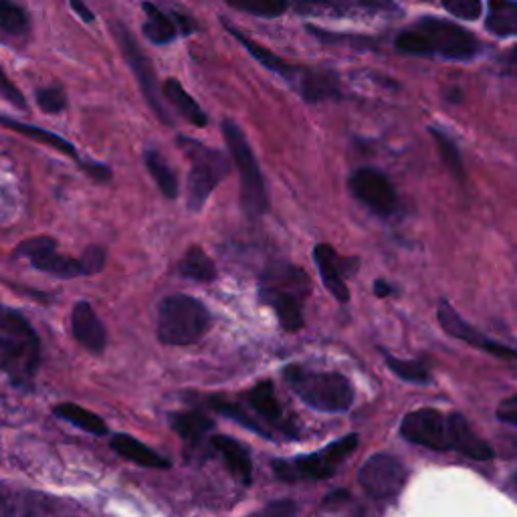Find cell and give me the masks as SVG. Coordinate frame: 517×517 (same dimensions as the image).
I'll list each match as a JSON object with an SVG mask.
<instances>
[{
	"label": "cell",
	"instance_id": "42",
	"mask_svg": "<svg viewBox=\"0 0 517 517\" xmlns=\"http://www.w3.org/2000/svg\"><path fill=\"white\" fill-rule=\"evenodd\" d=\"M79 166L89 174V178H93L95 182H110L112 180V170L106 164H99V162H81Z\"/></svg>",
	"mask_w": 517,
	"mask_h": 517
},
{
	"label": "cell",
	"instance_id": "29",
	"mask_svg": "<svg viewBox=\"0 0 517 517\" xmlns=\"http://www.w3.org/2000/svg\"><path fill=\"white\" fill-rule=\"evenodd\" d=\"M178 271L182 277L186 279H194V281H213L217 277V267L213 263V259L206 255L200 247H190L186 251V255L182 257Z\"/></svg>",
	"mask_w": 517,
	"mask_h": 517
},
{
	"label": "cell",
	"instance_id": "43",
	"mask_svg": "<svg viewBox=\"0 0 517 517\" xmlns=\"http://www.w3.org/2000/svg\"><path fill=\"white\" fill-rule=\"evenodd\" d=\"M297 507L291 501H275L269 507H265L261 513L263 515H293Z\"/></svg>",
	"mask_w": 517,
	"mask_h": 517
},
{
	"label": "cell",
	"instance_id": "31",
	"mask_svg": "<svg viewBox=\"0 0 517 517\" xmlns=\"http://www.w3.org/2000/svg\"><path fill=\"white\" fill-rule=\"evenodd\" d=\"M0 29L13 37L27 35L31 29L29 15L13 0H0Z\"/></svg>",
	"mask_w": 517,
	"mask_h": 517
},
{
	"label": "cell",
	"instance_id": "25",
	"mask_svg": "<svg viewBox=\"0 0 517 517\" xmlns=\"http://www.w3.org/2000/svg\"><path fill=\"white\" fill-rule=\"evenodd\" d=\"M172 431L188 443H198L206 433H211L215 423L200 410L172 412L168 417Z\"/></svg>",
	"mask_w": 517,
	"mask_h": 517
},
{
	"label": "cell",
	"instance_id": "23",
	"mask_svg": "<svg viewBox=\"0 0 517 517\" xmlns=\"http://www.w3.org/2000/svg\"><path fill=\"white\" fill-rule=\"evenodd\" d=\"M162 91H164V97L176 108V112H178L184 120H188L192 126L204 128L206 124H209V118H206V114L202 112V108L194 101V97L180 85V81L168 79V81L164 83Z\"/></svg>",
	"mask_w": 517,
	"mask_h": 517
},
{
	"label": "cell",
	"instance_id": "26",
	"mask_svg": "<svg viewBox=\"0 0 517 517\" xmlns=\"http://www.w3.org/2000/svg\"><path fill=\"white\" fill-rule=\"evenodd\" d=\"M53 415L59 417L61 421L89 433V435H95V437H103L108 435V425L103 423L101 417H97L95 412L87 410V408H81L73 402H63V404H57L53 408Z\"/></svg>",
	"mask_w": 517,
	"mask_h": 517
},
{
	"label": "cell",
	"instance_id": "18",
	"mask_svg": "<svg viewBox=\"0 0 517 517\" xmlns=\"http://www.w3.org/2000/svg\"><path fill=\"white\" fill-rule=\"evenodd\" d=\"M247 402H249L251 410L263 423H269L273 427H279V429L287 431V421L283 419V410H281V404L275 396V388H273L271 382L257 384L247 394Z\"/></svg>",
	"mask_w": 517,
	"mask_h": 517
},
{
	"label": "cell",
	"instance_id": "14",
	"mask_svg": "<svg viewBox=\"0 0 517 517\" xmlns=\"http://www.w3.org/2000/svg\"><path fill=\"white\" fill-rule=\"evenodd\" d=\"M437 316H439L441 328H443L449 336H453V338H457V340H461V342H465V344H469V346H473V348H477V350H481V352L493 354V356L517 358V350L509 348V346H503V344H499V342L487 338V336L481 334L479 330H475L469 322H465V320L455 312V309L451 307L449 301H445V299L439 301Z\"/></svg>",
	"mask_w": 517,
	"mask_h": 517
},
{
	"label": "cell",
	"instance_id": "45",
	"mask_svg": "<svg viewBox=\"0 0 517 517\" xmlns=\"http://www.w3.org/2000/svg\"><path fill=\"white\" fill-rule=\"evenodd\" d=\"M172 19H174V23H176V27H178L180 33L190 35V33L194 31V21H192V19H188V17H184V15H180V13H174Z\"/></svg>",
	"mask_w": 517,
	"mask_h": 517
},
{
	"label": "cell",
	"instance_id": "38",
	"mask_svg": "<svg viewBox=\"0 0 517 517\" xmlns=\"http://www.w3.org/2000/svg\"><path fill=\"white\" fill-rule=\"evenodd\" d=\"M0 97L7 99L9 103H13L15 108H21V110H27V101H25V95L17 89V85L7 77L5 69L0 67Z\"/></svg>",
	"mask_w": 517,
	"mask_h": 517
},
{
	"label": "cell",
	"instance_id": "5",
	"mask_svg": "<svg viewBox=\"0 0 517 517\" xmlns=\"http://www.w3.org/2000/svg\"><path fill=\"white\" fill-rule=\"evenodd\" d=\"M211 330V314L198 299L190 295H170L158 307L156 332L166 346L196 344Z\"/></svg>",
	"mask_w": 517,
	"mask_h": 517
},
{
	"label": "cell",
	"instance_id": "2",
	"mask_svg": "<svg viewBox=\"0 0 517 517\" xmlns=\"http://www.w3.org/2000/svg\"><path fill=\"white\" fill-rule=\"evenodd\" d=\"M396 49L415 57H443L449 61H469L479 53L473 33L445 19L425 17L412 29L396 37Z\"/></svg>",
	"mask_w": 517,
	"mask_h": 517
},
{
	"label": "cell",
	"instance_id": "36",
	"mask_svg": "<svg viewBox=\"0 0 517 517\" xmlns=\"http://www.w3.org/2000/svg\"><path fill=\"white\" fill-rule=\"evenodd\" d=\"M39 108L47 114H59L67 108V93L63 87H43L37 91Z\"/></svg>",
	"mask_w": 517,
	"mask_h": 517
},
{
	"label": "cell",
	"instance_id": "28",
	"mask_svg": "<svg viewBox=\"0 0 517 517\" xmlns=\"http://www.w3.org/2000/svg\"><path fill=\"white\" fill-rule=\"evenodd\" d=\"M142 11L146 15V23H144V35L150 43L154 45H168L176 39L178 35V27L174 23L172 17H168L166 13H162L156 5L152 3H144Z\"/></svg>",
	"mask_w": 517,
	"mask_h": 517
},
{
	"label": "cell",
	"instance_id": "9",
	"mask_svg": "<svg viewBox=\"0 0 517 517\" xmlns=\"http://www.w3.org/2000/svg\"><path fill=\"white\" fill-rule=\"evenodd\" d=\"M178 142L192 162L188 174V209L198 213L213 194V190L229 174V160L223 152L206 148L200 142L188 138H180Z\"/></svg>",
	"mask_w": 517,
	"mask_h": 517
},
{
	"label": "cell",
	"instance_id": "40",
	"mask_svg": "<svg viewBox=\"0 0 517 517\" xmlns=\"http://www.w3.org/2000/svg\"><path fill=\"white\" fill-rule=\"evenodd\" d=\"M81 261H83V265H85L87 275H93V273L101 271L103 265H106V251H103V249L97 247V245H93V247L85 249Z\"/></svg>",
	"mask_w": 517,
	"mask_h": 517
},
{
	"label": "cell",
	"instance_id": "21",
	"mask_svg": "<svg viewBox=\"0 0 517 517\" xmlns=\"http://www.w3.org/2000/svg\"><path fill=\"white\" fill-rule=\"evenodd\" d=\"M112 449L126 461L140 465V467H150V469H170V461L164 459L160 453L154 449L146 447L138 439L130 435H116L112 439Z\"/></svg>",
	"mask_w": 517,
	"mask_h": 517
},
{
	"label": "cell",
	"instance_id": "27",
	"mask_svg": "<svg viewBox=\"0 0 517 517\" xmlns=\"http://www.w3.org/2000/svg\"><path fill=\"white\" fill-rule=\"evenodd\" d=\"M0 124L7 126L9 130H13L17 134H21V136H25V138H29V140H33V142L45 144V146H49V148H53L61 154H67V156L79 160L75 146L71 142H67L65 138L49 132V130H43V128L31 126V124H23V122H17V120H11V118H0Z\"/></svg>",
	"mask_w": 517,
	"mask_h": 517
},
{
	"label": "cell",
	"instance_id": "12",
	"mask_svg": "<svg viewBox=\"0 0 517 517\" xmlns=\"http://www.w3.org/2000/svg\"><path fill=\"white\" fill-rule=\"evenodd\" d=\"M350 192L366 209L380 217H390L396 211V190L392 182L376 168H360L350 176Z\"/></svg>",
	"mask_w": 517,
	"mask_h": 517
},
{
	"label": "cell",
	"instance_id": "16",
	"mask_svg": "<svg viewBox=\"0 0 517 517\" xmlns=\"http://www.w3.org/2000/svg\"><path fill=\"white\" fill-rule=\"evenodd\" d=\"M71 330L75 340L89 352L99 354L106 348L108 336H106V328H103L101 320L95 316L93 307L87 301H79L73 307L71 314Z\"/></svg>",
	"mask_w": 517,
	"mask_h": 517
},
{
	"label": "cell",
	"instance_id": "34",
	"mask_svg": "<svg viewBox=\"0 0 517 517\" xmlns=\"http://www.w3.org/2000/svg\"><path fill=\"white\" fill-rule=\"evenodd\" d=\"M384 358H386L388 368L398 378H402L404 382H412V384H429L431 382L429 368L423 362H419V360H398L388 352H384Z\"/></svg>",
	"mask_w": 517,
	"mask_h": 517
},
{
	"label": "cell",
	"instance_id": "46",
	"mask_svg": "<svg viewBox=\"0 0 517 517\" xmlns=\"http://www.w3.org/2000/svg\"><path fill=\"white\" fill-rule=\"evenodd\" d=\"M390 291H392V287H388L384 281H376V295L384 297V295H388Z\"/></svg>",
	"mask_w": 517,
	"mask_h": 517
},
{
	"label": "cell",
	"instance_id": "33",
	"mask_svg": "<svg viewBox=\"0 0 517 517\" xmlns=\"http://www.w3.org/2000/svg\"><path fill=\"white\" fill-rule=\"evenodd\" d=\"M227 3L241 13L261 19H277L289 7L287 0H227Z\"/></svg>",
	"mask_w": 517,
	"mask_h": 517
},
{
	"label": "cell",
	"instance_id": "41",
	"mask_svg": "<svg viewBox=\"0 0 517 517\" xmlns=\"http://www.w3.org/2000/svg\"><path fill=\"white\" fill-rule=\"evenodd\" d=\"M497 419L501 423H507V425H513L517 427V394L505 398L499 408H497Z\"/></svg>",
	"mask_w": 517,
	"mask_h": 517
},
{
	"label": "cell",
	"instance_id": "15",
	"mask_svg": "<svg viewBox=\"0 0 517 517\" xmlns=\"http://www.w3.org/2000/svg\"><path fill=\"white\" fill-rule=\"evenodd\" d=\"M67 511V505L61 499L47 497L37 491L15 489L0 485V513L9 515H47Z\"/></svg>",
	"mask_w": 517,
	"mask_h": 517
},
{
	"label": "cell",
	"instance_id": "47",
	"mask_svg": "<svg viewBox=\"0 0 517 517\" xmlns=\"http://www.w3.org/2000/svg\"><path fill=\"white\" fill-rule=\"evenodd\" d=\"M509 63L511 65H515L517 67V47L511 51V55H509Z\"/></svg>",
	"mask_w": 517,
	"mask_h": 517
},
{
	"label": "cell",
	"instance_id": "17",
	"mask_svg": "<svg viewBox=\"0 0 517 517\" xmlns=\"http://www.w3.org/2000/svg\"><path fill=\"white\" fill-rule=\"evenodd\" d=\"M314 261L320 269V275H322V281H324L326 289L340 303H346L350 299V293H348V287H346V281H344V273L348 271L350 261L340 257L338 251L332 249L326 243H322L314 249Z\"/></svg>",
	"mask_w": 517,
	"mask_h": 517
},
{
	"label": "cell",
	"instance_id": "3",
	"mask_svg": "<svg viewBox=\"0 0 517 517\" xmlns=\"http://www.w3.org/2000/svg\"><path fill=\"white\" fill-rule=\"evenodd\" d=\"M41 364V342L31 324L13 309L0 322V368L15 386H29Z\"/></svg>",
	"mask_w": 517,
	"mask_h": 517
},
{
	"label": "cell",
	"instance_id": "30",
	"mask_svg": "<svg viewBox=\"0 0 517 517\" xmlns=\"http://www.w3.org/2000/svg\"><path fill=\"white\" fill-rule=\"evenodd\" d=\"M144 160H146V168L152 174L154 182L158 184L160 192L170 200L176 198L178 196V180H176V174L172 172V168L168 166V162L164 160V156L156 150H148L144 154Z\"/></svg>",
	"mask_w": 517,
	"mask_h": 517
},
{
	"label": "cell",
	"instance_id": "7",
	"mask_svg": "<svg viewBox=\"0 0 517 517\" xmlns=\"http://www.w3.org/2000/svg\"><path fill=\"white\" fill-rule=\"evenodd\" d=\"M223 134H225L227 146L231 150V156L235 160V166L241 174V206L249 219H257V217L265 215L269 209L267 188H265L257 158H255L243 130L235 122L225 120Z\"/></svg>",
	"mask_w": 517,
	"mask_h": 517
},
{
	"label": "cell",
	"instance_id": "48",
	"mask_svg": "<svg viewBox=\"0 0 517 517\" xmlns=\"http://www.w3.org/2000/svg\"><path fill=\"white\" fill-rule=\"evenodd\" d=\"M5 314H7V309L0 305V322H3V318H5Z\"/></svg>",
	"mask_w": 517,
	"mask_h": 517
},
{
	"label": "cell",
	"instance_id": "10",
	"mask_svg": "<svg viewBox=\"0 0 517 517\" xmlns=\"http://www.w3.org/2000/svg\"><path fill=\"white\" fill-rule=\"evenodd\" d=\"M114 35L122 47V53L130 65V69L134 71L138 83H140V89L146 97V101L150 103V108L154 110V114L168 126H172V118L166 114L164 106H162V99H160V91H158V83H156V73H154V67L150 63V59L144 55V51L140 49L138 41L134 39V35L122 25V23H116L114 25Z\"/></svg>",
	"mask_w": 517,
	"mask_h": 517
},
{
	"label": "cell",
	"instance_id": "20",
	"mask_svg": "<svg viewBox=\"0 0 517 517\" xmlns=\"http://www.w3.org/2000/svg\"><path fill=\"white\" fill-rule=\"evenodd\" d=\"M297 89L307 101H322L330 97H338V77L332 71H316V69H299L295 79Z\"/></svg>",
	"mask_w": 517,
	"mask_h": 517
},
{
	"label": "cell",
	"instance_id": "39",
	"mask_svg": "<svg viewBox=\"0 0 517 517\" xmlns=\"http://www.w3.org/2000/svg\"><path fill=\"white\" fill-rule=\"evenodd\" d=\"M358 7L372 15H384V17H394L400 13L394 0H358Z\"/></svg>",
	"mask_w": 517,
	"mask_h": 517
},
{
	"label": "cell",
	"instance_id": "4",
	"mask_svg": "<svg viewBox=\"0 0 517 517\" xmlns=\"http://www.w3.org/2000/svg\"><path fill=\"white\" fill-rule=\"evenodd\" d=\"M312 283L305 271L275 263L261 277V301L269 305L285 332H297L303 326V299L309 295Z\"/></svg>",
	"mask_w": 517,
	"mask_h": 517
},
{
	"label": "cell",
	"instance_id": "13",
	"mask_svg": "<svg viewBox=\"0 0 517 517\" xmlns=\"http://www.w3.org/2000/svg\"><path fill=\"white\" fill-rule=\"evenodd\" d=\"M17 257H27L31 265L39 271H45L55 277L63 279H73L79 275H87L85 265L81 259H71L65 257L57 251V241L51 237H35L25 243L15 251Z\"/></svg>",
	"mask_w": 517,
	"mask_h": 517
},
{
	"label": "cell",
	"instance_id": "32",
	"mask_svg": "<svg viewBox=\"0 0 517 517\" xmlns=\"http://www.w3.org/2000/svg\"><path fill=\"white\" fill-rule=\"evenodd\" d=\"M211 408H213L215 412H219V415H223V417H227V419H231V421L243 425L245 429H249V431H253V433H259V435H263V437H269V431L263 429V427L249 415V412L243 408V404L229 402V400H225V398H211Z\"/></svg>",
	"mask_w": 517,
	"mask_h": 517
},
{
	"label": "cell",
	"instance_id": "24",
	"mask_svg": "<svg viewBox=\"0 0 517 517\" xmlns=\"http://www.w3.org/2000/svg\"><path fill=\"white\" fill-rule=\"evenodd\" d=\"M485 27L497 37L517 35V3L515 0H489Z\"/></svg>",
	"mask_w": 517,
	"mask_h": 517
},
{
	"label": "cell",
	"instance_id": "35",
	"mask_svg": "<svg viewBox=\"0 0 517 517\" xmlns=\"http://www.w3.org/2000/svg\"><path fill=\"white\" fill-rule=\"evenodd\" d=\"M431 136L435 138V142H437V150H439V154H441V160H443V164L447 166V170L459 180V182H463L465 180V168H463V162H461V152H459V148L455 146V142L447 136V134H443L441 130H431Z\"/></svg>",
	"mask_w": 517,
	"mask_h": 517
},
{
	"label": "cell",
	"instance_id": "8",
	"mask_svg": "<svg viewBox=\"0 0 517 517\" xmlns=\"http://www.w3.org/2000/svg\"><path fill=\"white\" fill-rule=\"evenodd\" d=\"M358 449V435H346L344 439L297 459L273 461V471L279 479L295 481H324L338 473L340 465Z\"/></svg>",
	"mask_w": 517,
	"mask_h": 517
},
{
	"label": "cell",
	"instance_id": "1",
	"mask_svg": "<svg viewBox=\"0 0 517 517\" xmlns=\"http://www.w3.org/2000/svg\"><path fill=\"white\" fill-rule=\"evenodd\" d=\"M400 435L419 447L433 451H457L473 461H489L495 457L491 445L469 427L459 412L443 415L435 408L412 410L402 419Z\"/></svg>",
	"mask_w": 517,
	"mask_h": 517
},
{
	"label": "cell",
	"instance_id": "44",
	"mask_svg": "<svg viewBox=\"0 0 517 517\" xmlns=\"http://www.w3.org/2000/svg\"><path fill=\"white\" fill-rule=\"evenodd\" d=\"M69 5H71V9L75 11V15H77L81 21H85V23H93V21H95V15H93L91 9L85 5V0H69Z\"/></svg>",
	"mask_w": 517,
	"mask_h": 517
},
{
	"label": "cell",
	"instance_id": "49",
	"mask_svg": "<svg viewBox=\"0 0 517 517\" xmlns=\"http://www.w3.org/2000/svg\"><path fill=\"white\" fill-rule=\"evenodd\" d=\"M511 485H513V489H515V491H517V475H515V477H513V479H511Z\"/></svg>",
	"mask_w": 517,
	"mask_h": 517
},
{
	"label": "cell",
	"instance_id": "11",
	"mask_svg": "<svg viewBox=\"0 0 517 517\" xmlns=\"http://www.w3.org/2000/svg\"><path fill=\"white\" fill-rule=\"evenodd\" d=\"M408 477L406 467L392 455L376 453L360 469L358 481L374 499H390L404 487Z\"/></svg>",
	"mask_w": 517,
	"mask_h": 517
},
{
	"label": "cell",
	"instance_id": "6",
	"mask_svg": "<svg viewBox=\"0 0 517 517\" xmlns=\"http://www.w3.org/2000/svg\"><path fill=\"white\" fill-rule=\"evenodd\" d=\"M283 376L307 406L320 412H346L354 402L352 382L338 372H312L303 366H287Z\"/></svg>",
	"mask_w": 517,
	"mask_h": 517
},
{
	"label": "cell",
	"instance_id": "22",
	"mask_svg": "<svg viewBox=\"0 0 517 517\" xmlns=\"http://www.w3.org/2000/svg\"><path fill=\"white\" fill-rule=\"evenodd\" d=\"M227 31H229V33L251 53V57H255V61H259L265 69H269V71H273V73L285 77V79L291 81V83H295V79H297V75H299V69H297V67L285 63V61H283L281 57H277L273 51H269V49H265L263 45L255 43L253 39L245 37L241 31H237V29H233V27H227Z\"/></svg>",
	"mask_w": 517,
	"mask_h": 517
},
{
	"label": "cell",
	"instance_id": "37",
	"mask_svg": "<svg viewBox=\"0 0 517 517\" xmlns=\"http://www.w3.org/2000/svg\"><path fill=\"white\" fill-rule=\"evenodd\" d=\"M443 7L463 21H477L481 17V0H443Z\"/></svg>",
	"mask_w": 517,
	"mask_h": 517
},
{
	"label": "cell",
	"instance_id": "19",
	"mask_svg": "<svg viewBox=\"0 0 517 517\" xmlns=\"http://www.w3.org/2000/svg\"><path fill=\"white\" fill-rule=\"evenodd\" d=\"M213 447L223 455L231 475L241 481L243 485H249L253 481V463L249 457V451L235 439L217 435L213 437Z\"/></svg>",
	"mask_w": 517,
	"mask_h": 517
}]
</instances>
